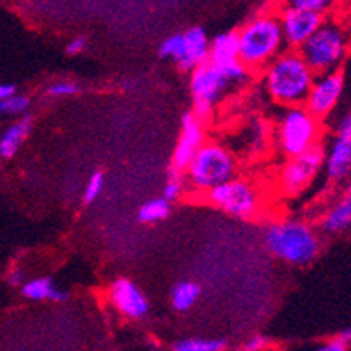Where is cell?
<instances>
[{"label":"cell","mask_w":351,"mask_h":351,"mask_svg":"<svg viewBox=\"0 0 351 351\" xmlns=\"http://www.w3.org/2000/svg\"><path fill=\"white\" fill-rule=\"evenodd\" d=\"M264 86L271 98L283 107L304 104L317 73L298 49H283L264 66Z\"/></svg>","instance_id":"1"},{"label":"cell","mask_w":351,"mask_h":351,"mask_svg":"<svg viewBox=\"0 0 351 351\" xmlns=\"http://www.w3.org/2000/svg\"><path fill=\"white\" fill-rule=\"evenodd\" d=\"M239 62L250 72L263 70L278 53L285 49L278 16L264 14L247 21L238 30Z\"/></svg>","instance_id":"2"},{"label":"cell","mask_w":351,"mask_h":351,"mask_svg":"<svg viewBox=\"0 0 351 351\" xmlns=\"http://www.w3.org/2000/svg\"><path fill=\"white\" fill-rule=\"evenodd\" d=\"M266 245L274 257L293 266H306L320 254L317 231L301 220H278L267 228Z\"/></svg>","instance_id":"3"},{"label":"cell","mask_w":351,"mask_h":351,"mask_svg":"<svg viewBox=\"0 0 351 351\" xmlns=\"http://www.w3.org/2000/svg\"><path fill=\"white\" fill-rule=\"evenodd\" d=\"M236 170L234 156L224 145L205 140L184 170V175L191 189L205 194L212 187L236 177Z\"/></svg>","instance_id":"4"},{"label":"cell","mask_w":351,"mask_h":351,"mask_svg":"<svg viewBox=\"0 0 351 351\" xmlns=\"http://www.w3.org/2000/svg\"><path fill=\"white\" fill-rule=\"evenodd\" d=\"M298 51L315 73L339 70L348 54V34L339 21L324 20Z\"/></svg>","instance_id":"5"},{"label":"cell","mask_w":351,"mask_h":351,"mask_svg":"<svg viewBox=\"0 0 351 351\" xmlns=\"http://www.w3.org/2000/svg\"><path fill=\"white\" fill-rule=\"evenodd\" d=\"M320 133V119L313 116L304 105H292L280 117L276 138L280 151L287 158H292L317 145Z\"/></svg>","instance_id":"6"},{"label":"cell","mask_w":351,"mask_h":351,"mask_svg":"<svg viewBox=\"0 0 351 351\" xmlns=\"http://www.w3.org/2000/svg\"><path fill=\"white\" fill-rule=\"evenodd\" d=\"M206 201L236 219H254L263 206L257 187L243 178H229L205 193Z\"/></svg>","instance_id":"7"},{"label":"cell","mask_w":351,"mask_h":351,"mask_svg":"<svg viewBox=\"0 0 351 351\" xmlns=\"http://www.w3.org/2000/svg\"><path fill=\"white\" fill-rule=\"evenodd\" d=\"M189 86L194 101L193 112L205 121L213 112L215 105L228 95L232 84L215 63L205 62L191 70Z\"/></svg>","instance_id":"8"},{"label":"cell","mask_w":351,"mask_h":351,"mask_svg":"<svg viewBox=\"0 0 351 351\" xmlns=\"http://www.w3.org/2000/svg\"><path fill=\"white\" fill-rule=\"evenodd\" d=\"M324 159L325 151L320 143L301 154L289 158L278 175L280 191L287 196H295V194L302 193L320 173Z\"/></svg>","instance_id":"9"},{"label":"cell","mask_w":351,"mask_h":351,"mask_svg":"<svg viewBox=\"0 0 351 351\" xmlns=\"http://www.w3.org/2000/svg\"><path fill=\"white\" fill-rule=\"evenodd\" d=\"M344 93V73L341 70L317 73L304 100V107L318 119L330 116Z\"/></svg>","instance_id":"10"},{"label":"cell","mask_w":351,"mask_h":351,"mask_svg":"<svg viewBox=\"0 0 351 351\" xmlns=\"http://www.w3.org/2000/svg\"><path fill=\"white\" fill-rule=\"evenodd\" d=\"M278 20L285 46L290 49H299L301 44H304L309 39V35L324 23L325 14L287 5L282 14L278 16Z\"/></svg>","instance_id":"11"},{"label":"cell","mask_w":351,"mask_h":351,"mask_svg":"<svg viewBox=\"0 0 351 351\" xmlns=\"http://www.w3.org/2000/svg\"><path fill=\"white\" fill-rule=\"evenodd\" d=\"M205 121L197 117L194 112H187L182 119L180 136H178L177 147H175L173 156H171V171L175 173H184L189 161L196 151L205 142Z\"/></svg>","instance_id":"12"},{"label":"cell","mask_w":351,"mask_h":351,"mask_svg":"<svg viewBox=\"0 0 351 351\" xmlns=\"http://www.w3.org/2000/svg\"><path fill=\"white\" fill-rule=\"evenodd\" d=\"M108 301L126 318L140 320L149 313V301L135 282L117 278L108 289Z\"/></svg>","instance_id":"13"},{"label":"cell","mask_w":351,"mask_h":351,"mask_svg":"<svg viewBox=\"0 0 351 351\" xmlns=\"http://www.w3.org/2000/svg\"><path fill=\"white\" fill-rule=\"evenodd\" d=\"M324 166L332 182L346 180L351 170V132L336 133L330 149L325 152Z\"/></svg>","instance_id":"14"},{"label":"cell","mask_w":351,"mask_h":351,"mask_svg":"<svg viewBox=\"0 0 351 351\" xmlns=\"http://www.w3.org/2000/svg\"><path fill=\"white\" fill-rule=\"evenodd\" d=\"M184 56L180 62L177 63L182 70L191 72L193 69L199 66L201 63L208 62V49H210V39L206 35L205 28L193 27L187 32H184Z\"/></svg>","instance_id":"15"},{"label":"cell","mask_w":351,"mask_h":351,"mask_svg":"<svg viewBox=\"0 0 351 351\" xmlns=\"http://www.w3.org/2000/svg\"><path fill=\"white\" fill-rule=\"evenodd\" d=\"M30 133H32V119L27 116V114L21 116V119L9 124L4 132H2V135H0V158L2 159L14 158Z\"/></svg>","instance_id":"16"},{"label":"cell","mask_w":351,"mask_h":351,"mask_svg":"<svg viewBox=\"0 0 351 351\" xmlns=\"http://www.w3.org/2000/svg\"><path fill=\"white\" fill-rule=\"evenodd\" d=\"M21 293L30 301L65 302L69 299V293L60 289L51 278L25 280V283L21 285Z\"/></svg>","instance_id":"17"},{"label":"cell","mask_w":351,"mask_h":351,"mask_svg":"<svg viewBox=\"0 0 351 351\" xmlns=\"http://www.w3.org/2000/svg\"><path fill=\"white\" fill-rule=\"evenodd\" d=\"M351 224V197L344 196L337 201L336 205L330 206L324 217H322V231L327 234H341L346 231Z\"/></svg>","instance_id":"18"},{"label":"cell","mask_w":351,"mask_h":351,"mask_svg":"<svg viewBox=\"0 0 351 351\" xmlns=\"http://www.w3.org/2000/svg\"><path fill=\"white\" fill-rule=\"evenodd\" d=\"M239 43H238V30L224 32L217 35L215 39L210 40L208 49V62L220 65L232 60H239Z\"/></svg>","instance_id":"19"},{"label":"cell","mask_w":351,"mask_h":351,"mask_svg":"<svg viewBox=\"0 0 351 351\" xmlns=\"http://www.w3.org/2000/svg\"><path fill=\"white\" fill-rule=\"evenodd\" d=\"M199 295L201 287L197 285V283L189 282V280H186V282H178L177 285L171 289V306H173V309H177V311L180 313L189 311V309L197 302Z\"/></svg>","instance_id":"20"},{"label":"cell","mask_w":351,"mask_h":351,"mask_svg":"<svg viewBox=\"0 0 351 351\" xmlns=\"http://www.w3.org/2000/svg\"><path fill=\"white\" fill-rule=\"evenodd\" d=\"M171 212V203L165 197H154L145 201L138 210V220L142 224H158L161 220L168 219Z\"/></svg>","instance_id":"21"},{"label":"cell","mask_w":351,"mask_h":351,"mask_svg":"<svg viewBox=\"0 0 351 351\" xmlns=\"http://www.w3.org/2000/svg\"><path fill=\"white\" fill-rule=\"evenodd\" d=\"M224 348V339H213V337H187L173 344L175 351H222Z\"/></svg>","instance_id":"22"},{"label":"cell","mask_w":351,"mask_h":351,"mask_svg":"<svg viewBox=\"0 0 351 351\" xmlns=\"http://www.w3.org/2000/svg\"><path fill=\"white\" fill-rule=\"evenodd\" d=\"M32 101L27 95H21L14 91L8 98L0 100V116H25L30 108Z\"/></svg>","instance_id":"23"},{"label":"cell","mask_w":351,"mask_h":351,"mask_svg":"<svg viewBox=\"0 0 351 351\" xmlns=\"http://www.w3.org/2000/svg\"><path fill=\"white\" fill-rule=\"evenodd\" d=\"M184 47H186L184 34H173L162 40L161 46H159V54H161L162 58H170L175 63H178L182 56H184Z\"/></svg>","instance_id":"24"},{"label":"cell","mask_w":351,"mask_h":351,"mask_svg":"<svg viewBox=\"0 0 351 351\" xmlns=\"http://www.w3.org/2000/svg\"><path fill=\"white\" fill-rule=\"evenodd\" d=\"M186 193V184H184V178L182 173H175L171 171L170 178L165 184V189H162V197L170 203H175L182 197V194Z\"/></svg>","instance_id":"25"},{"label":"cell","mask_w":351,"mask_h":351,"mask_svg":"<svg viewBox=\"0 0 351 351\" xmlns=\"http://www.w3.org/2000/svg\"><path fill=\"white\" fill-rule=\"evenodd\" d=\"M105 187V175L101 171H95L91 177L88 178L84 187V203H93L100 197V194L104 193Z\"/></svg>","instance_id":"26"},{"label":"cell","mask_w":351,"mask_h":351,"mask_svg":"<svg viewBox=\"0 0 351 351\" xmlns=\"http://www.w3.org/2000/svg\"><path fill=\"white\" fill-rule=\"evenodd\" d=\"M79 93H81V86L72 81H56L47 88V95L53 98L75 97Z\"/></svg>","instance_id":"27"},{"label":"cell","mask_w":351,"mask_h":351,"mask_svg":"<svg viewBox=\"0 0 351 351\" xmlns=\"http://www.w3.org/2000/svg\"><path fill=\"white\" fill-rule=\"evenodd\" d=\"M334 4H336V0H287V5L308 9V11L320 12V14H325Z\"/></svg>","instance_id":"28"},{"label":"cell","mask_w":351,"mask_h":351,"mask_svg":"<svg viewBox=\"0 0 351 351\" xmlns=\"http://www.w3.org/2000/svg\"><path fill=\"white\" fill-rule=\"evenodd\" d=\"M351 343V330H343L337 336L330 337L328 341H325V344H322V351H346L350 348Z\"/></svg>","instance_id":"29"},{"label":"cell","mask_w":351,"mask_h":351,"mask_svg":"<svg viewBox=\"0 0 351 351\" xmlns=\"http://www.w3.org/2000/svg\"><path fill=\"white\" fill-rule=\"evenodd\" d=\"M271 346L269 337H266L264 334H254L252 337H248L245 341V350L247 351H264Z\"/></svg>","instance_id":"30"},{"label":"cell","mask_w":351,"mask_h":351,"mask_svg":"<svg viewBox=\"0 0 351 351\" xmlns=\"http://www.w3.org/2000/svg\"><path fill=\"white\" fill-rule=\"evenodd\" d=\"M86 47H88V39H86L84 35H77V37H73V39L66 44V53H69L70 56H75V54H81Z\"/></svg>","instance_id":"31"},{"label":"cell","mask_w":351,"mask_h":351,"mask_svg":"<svg viewBox=\"0 0 351 351\" xmlns=\"http://www.w3.org/2000/svg\"><path fill=\"white\" fill-rule=\"evenodd\" d=\"M25 280H27V276H25V271L21 267H12L8 273V282L11 287H21Z\"/></svg>","instance_id":"32"},{"label":"cell","mask_w":351,"mask_h":351,"mask_svg":"<svg viewBox=\"0 0 351 351\" xmlns=\"http://www.w3.org/2000/svg\"><path fill=\"white\" fill-rule=\"evenodd\" d=\"M351 132V117L350 114H346L344 117H341L337 121V126H336V133H348Z\"/></svg>","instance_id":"33"},{"label":"cell","mask_w":351,"mask_h":351,"mask_svg":"<svg viewBox=\"0 0 351 351\" xmlns=\"http://www.w3.org/2000/svg\"><path fill=\"white\" fill-rule=\"evenodd\" d=\"M14 91H18L14 84H5V82H0V100L8 98L9 95H12Z\"/></svg>","instance_id":"34"}]
</instances>
